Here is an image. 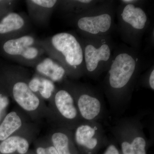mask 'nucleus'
<instances>
[{
	"instance_id": "f257e3e1",
	"label": "nucleus",
	"mask_w": 154,
	"mask_h": 154,
	"mask_svg": "<svg viewBox=\"0 0 154 154\" xmlns=\"http://www.w3.org/2000/svg\"><path fill=\"white\" fill-rule=\"evenodd\" d=\"M30 78L28 71L22 67L8 66L0 69V79L11 98L30 119L37 122L46 118L48 107L45 101L30 90Z\"/></svg>"
},
{
	"instance_id": "f03ea898",
	"label": "nucleus",
	"mask_w": 154,
	"mask_h": 154,
	"mask_svg": "<svg viewBox=\"0 0 154 154\" xmlns=\"http://www.w3.org/2000/svg\"><path fill=\"white\" fill-rule=\"evenodd\" d=\"M46 55L60 64L67 75L74 77L84 69V52L81 40L71 33L61 32L40 39Z\"/></svg>"
},
{
	"instance_id": "7ed1b4c3",
	"label": "nucleus",
	"mask_w": 154,
	"mask_h": 154,
	"mask_svg": "<svg viewBox=\"0 0 154 154\" xmlns=\"http://www.w3.org/2000/svg\"><path fill=\"white\" fill-rule=\"evenodd\" d=\"M142 67V60L135 48L124 47L117 49L108 67L109 87L115 91L125 89Z\"/></svg>"
},
{
	"instance_id": "20e7f679",
	"label": "nucleus",
	"mask_w": 154,
	"mask_h": 154,
	"mask_svg": "<svg viewBox=\"0 0 154 154\" xmlns=\"http://www.w3.org/2000/svg\"><path fill=\"white\" fill-rule=\"evenodd\" d=\"M0 53L21 65L33 68L46 55L40 39L30 33L2 42Z\"/></svg>"
},
{
	"instance_id": "39448f33",
	"label": "nucleus",
	"mask_w": 154,
	"mask_h": 154,
	"mask_svg": "<svg viewBox=\"0 0 154 154\" xmlns=\"http://www.w3.org/2000/svg\"><path fill=\"white\" fill-rule=\"evenodd\" d=\"M74 22L80 33L90 38H103L113 29V10L103 6L75 16Z\"/></svg>"
},
{
	"instance_id": "423d86ee",
	"label": "nucleus",
	"mask_w": 154,
	"mask_h": 154,
	"mask_svg": "<svg viewBox=\"0 0 154 154\" xmlns=\"http://www.w3.org/2000/svg\"><path fill=\"white\" fill-rule=\"evenodd\" d=\"M137 3H123L119 11V20L124 37L131 42L139 41L140 35L142 34L149 24L147 15L143 8Z\"/></svg>"
},
{
	"instance_id": "0eeeda50",
	"label": "nucleus",
	"mask_w": 154,
	"mask_h": 154,
	"mask_svg": "<svg viewBox=\"0 0 154 154\" xmlns=\"http://www.w3.org/2000/svg\"><path fill=\"white\" fill-rule=\"evenodd\" d=\"M81 41L84 52V69L95 74L108 67L113 54L111 44L105 38H89Z\"/></svg>"
},
{
	"instance_id": "6e6552de",
	"label": "nucleus",
	"mask_w": 154,
	"mask_h": 154,
	"mask_svg": "<svg viewBox=\"0 0 154 154\" xmlns=\"http://www.w3.org/2000/svg\"><path fill=\"white\" fill-rule=\"evenodd\" d=\"M48 102L46 118L49 122L56 124L60 120L72 122L77 119L79 112L73 96L67 87L56 88Z\"/></svg>"
},
{
	"instance_id": "1a4fd4ad",
	"label": "nucleus",
	"mask_w": 154,
	"mask_h": 154,
	"mask_svg": "<svg viewBox=\"0 0 154 154\" xmlns=\"http://www.w3.org/2000/svg\"><path fill=\"white\" fill-rule=\"evenodd\" d=\"M31 26L32 23L25 13H8L0 19V43L28 34Z\"/></svg>"
},
{
	"instance_id": "9d476101",
	"label": "nucleus",
	"mask_w": 154,
	"mask_h": 154,
	"mask_svg": "<svg viewBox=\"0 0 154 154\" xmlns=\"http://www.w3.org/2000/svg\"><path fill=\"white\" fill-rule=\"evenodd\" d=\"M35 125L32 124L25 129L14 134L0 143V152L3 154L27 153L30 141L35 138L36 132Z\"/></svg>"
},
{
	"instance_id": "9b49d317",
	"label": "nucleus",
	"mask_w": 154,
	"mask_h": 154,
	"mask_svg": "<svg viewBox=\"0 0 154 154\" xmlns=\"http://www.w3.org/2000/svg\"><path fill=\"white\" fill-rule=\"evenodd\" d=\"M58 2L57 0L25 1L28 15L31 23L41 27L48 26Z\"/></svg>"
},
{
	"instance_id": "f8f14e48",
	"label": "nucleus",
	"mask_w": 154,
	"mask_h": 154,
	"mask_svg": "<svg viewBox=\"0 0 154 154\" xmlns=\"http://www.w3.org/2000/svg\"><path fill=\"white\" fill-rule=\"evenodd\" d=\"M29 119L19 107L8 113L0 123V142L31 125Z\"/></svg>"
},
{
	"instance_id": "ddd939ff",
	"label": "nucleus",
	"mask_w": 154,
	"mask_h": 154,
	"mask_svg": "<svg viewBox=\"0 0 154 154\" xmlns=\"http://www.w3.org/2000/svg\"><path fill=\"white\" fill-rule=\"evenodd\" d=\"M73 96L78 112L85 119L91 120L99 115L101 110L100 101L86 93H78L73 87H67Z\"/></svg>"
},
{
	"instance_id": "4468645a",
	"label": "nucleus",
	"mask_w": 154,
	"mask_h": 154,
	"mask_svg": "<svg viewBox=\"0 0 154 154\" xmlns=\"http://www.w3.org/2000/svg\"><path fill=\"white\" fill-rule=\"evenodd\" d=\"M34 68L36 73L54 83L63 81L67 75L64 68L57 61L48 56L43 58Z\"/></svg>"
},
{
	"instance_id": "2eb2a0df",
	"label": "nucleus",
	"mask_w": 154,
	"mask_h": 154,
	"mask_svg": "<svg viewBox=\"0 0 154 154\" xmlns=\"http://www.w3.org/2000/svg\"><path fill=\"white\" fill-rule=\"evenodd\" d=\"M29 88L42 100L49 101L56 89L54 83L35 73L28 82Z\"/></svg>"
},
{
	"instance_id": "dca6fc26",
	"label": "nucleus",
	"mask_w": 154,
	"mask_h": 154,
	"mask_svg": "<svg viewBox=\"0 0 154 154\" xmlns=\"http://www.w3.org/2000/svg\"><path fill=\"white\" fill-rule=\"evenodd\" d=\"M95 128L88 125H82L75 131L74 139L78 146L88 150H93L98 144Z\"/></svg>"
},
{
	"instance_id": "f3484780",
	"label": "nucleus",
	"mask_w": 154,
	"mask_h": 154,
	"mask_svg": "<svg viewBox=\"0 0 154 154\" xmlns=\"http://www.w3.org/2000/svg\"><path fill=\"white\" fill-rule=\"evenodd\" d=\"M50 140L59 154H72L70 149L71 139L62 130H54L49 134Z\"/></svg>"
},
{
	"instance_id": "a211bd4d",
	"label": "nucleus",
	"mask_w": 154,
	"mask_h": 154,
	"mask_svg": "<svg viewBox=\"0 0 154 154\" xmlns=\"http://www.w3.org/2000/svg\"><path fill=\"white\" fill-rule=\"evenodd\" d=\"M145 140L141 137H137L133 140L131 143L123 142L121 149L123 154H146Z\"/></svg>"
},
{
	"instance_id": "6ab92c4d",
	"label": "nucleus",
	"mask_w": 154,
	"mask_h": 154,
	"mask_svg": "<svg viewBox=\"0 0 154 154\" xmlns=\"http://www.w3.org/2000/svg\"><path fill=\"white\" fill-rule=\"evenodd\" d=\"M10 95L7 88L0 79V123L3 115L10 104Z\"/></svg>"
},
{
	"instance_id": "aec40b11",
	"label": "nucleus",
	"mask_w": 154,
	"mask_h": 154,
	"mask_svg": "<svg viewBox=\"0 0 154 154\" xmlns=\"http://www.w3.org/2000/svg\"><path fill=\"white\" fill-rule=\"evenodd\" d=\"M18 1L0 0V19L6 14L14 11Z\"/></svg>"
},
{
	"instance_id": "412c9836",
	"label": "nucleus",
	"mask_w": 154,
	"mask_h": 154,
	"mask_svg": "<svg viewBox=\"0 0 154 154\" xmlns=\"http://www.w3.org/2000/svg\"><path fill=\"white\" fill-rule=\"evenodd\" d=\"M50 140V139H49ZM50 140L49 145L48 146H38L36 149L37 154H59Z\"/></svg>"
},
{
	"instance_id": "4be33fe9",
	"label": "nucleus",
	"mask_w": 154,
	"mask_h": 154,
	"mask_svg": "<svg viewBox=\"0 0 154 154\" xmlns=\"http://www.w3.org/2000/svg\"><path fill=\"white\" fill-rule=\"evenodd\" d=\"M104 154H119L118 149L113 145H110L105 151Z\"/></svg>"
},
{
	"instance_id": "5701e85b",
	"label": "nucleus",
	"mask_w": 154,
	"mask_h": 154,
	"mask_svg": "<svg viewBox=\"0 0 154 154\" xmlns=\"http://www.w3.org/2000/svg\"><path fill=\"white\" fill-rule=\"evenodd\" d=\"M149 85L150 87L151 88L152 90L154 91V70L153 69L152 70L149 76Z\"/></svg>"
}]
</instances>
